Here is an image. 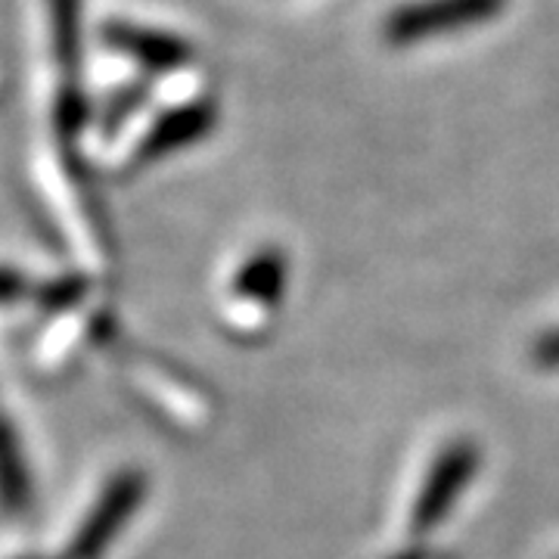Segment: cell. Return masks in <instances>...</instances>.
Here are the masks:
<instances>
[{
  "instance_id": "6da1fadb",
  "label": "cell",
  "mask_w": 559,
  "mask_h": 559,
  "mask_svg": "<svg viewBox=\"0 0 559 559\" xmlns=\"http://www.w3.org/2000/svg\"><path fill=\"white\" fill-rule=\"evenodd\" d=\"M507 10V0H414L392 10L382 22V38L392 47L448 38L457 32L479 28L498 20Z\"/></svg>"
},
{
  "instance_id": "7a4b0ae2",
  "label": "cell",
  "mask_w": 559,
  "mask_h": 559,
  "mask_svg": "<svg viewBox=\"0 0 559 559\" xmlns=\"http://www.w3.org/2000/svg\"><path fill=\"white\" fill-rule=\"evenodd\" d=\"M476 469H479V448H476V441H451L441 451L426 481H423V488H419L414 510H411V535L414 538H426L429 532L439 528L444 516L454 510L460 495L469 488Z\"/></svg>"
},
{
  "instance_id": "3957f363",
  "label": "cell",
  "mask_w": 559,
  "mask_h": 559,
  "mask_svg": "<svg viewBox=\"0 0 559 559\" xmlns=\"http://www.w3.org/2000/svg\"><path fill=\"white\" fill-rule=\"evenodd\" d=\"M143 491H146V481L140 473H121L119 479L103 491L97 507L75 532L62 559H100L109 540L119 535L124 522L131 520V513L140 507Z\"/></svg>"
},
{
  "instance_id": "277c9868",
  "label": "cell",
  "mask_w": 559,
  "mask_h": 559,
  "mask_svg": "<svg viewBox=\"0 0 559 559\" xmlns=\"http://www.w3.org/2000/svg\"><path fill=\"white\" fill-rule=\"evenodd\" d=\"M215 124V106L212 103H190V106H180L175 112H168L165 119L146 134V140L140 143V159L153 162L159 156H168L180 146H190L202 140Z\"/></svg>"
},
{
  "instance_id": "5b68a950",
  "label": "cell",
  "mask_w": 559,
  "mask_h": 559,
  "mask_svg": "<svg viewBox=\"0 0 559 559\" xmlns=\"http://www.w3.org/2000/svg\"><path fill=\"white\" fill-rule=\"evenodd\" d=\"M109 40L124 50L128 57H134L143 66L153 69H175L190 60V44L180 40L178 35L156 32V28H140V25H112Z\"/></svg>"
},
{
  "instance_id": "8992f818",
  "label": "cell",
  "mask_w": 559,
  "mask_h": 559,
  "mask_svg": "<svg viewBox=\"0 0 559 559\" xmlns=\"http://www.w3.org/2000/svg\"><path fill=\"white\" fill-rule=\"evenodd\" d=\"M286 274H289V261L286 255L267 246L255 252L252 259L246 261L240 267V274L234 280V289L237 296L246 301H261V305H274L286 289Z\"/></svg>"
},
{
  "instance_id": "52a82bcc",
  "label": "cell",
  "mask_w": 559,
  "mask_h": 559,
  "mask_svg": "<svg viewBox=\"0 0 559 559\" xmlns=\"http://www.w3.org/2000/svg\"><path fill=\"white\" fill-rule=\"evenodd\" d=\"M532 360L544 367V370H559V330L544 333L535 345H532Z\"/></svg>"
},
{
  "instance_id": "ba28073f",
  "label": "cell",
  "mask_w": 559,
  "mask_h": 559,
  "mask_svg": "<svg viewBox=\"0 0 559 559\" xmlns=\"http://www.w3.org/2000/svg\"><path fill=\"white\" fill-rule=\"evenodd\" d=\"M25 293V280L16 271H0V301H16Z\"/></svg>"
}]
</instances>
